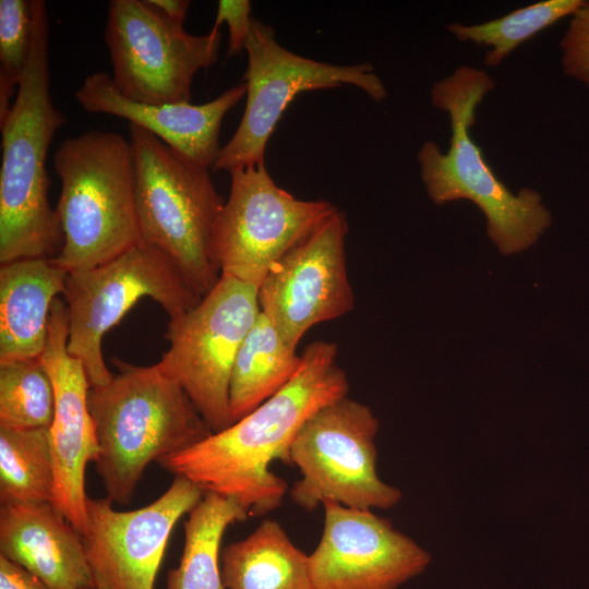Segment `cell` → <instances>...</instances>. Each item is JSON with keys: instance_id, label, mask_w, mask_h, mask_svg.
<instances>
[{"instance_id": "obj_1", "label": "cell", "mask_w": 589, "mask_h": 589, "mask_svg": "<svg viewBox=\"0 0 589 589\" xmlns=\"http://www.w3.org/2000/svg\"><path fill=\"white\" fill-rule=\"evenodd\" d=\"M337 354L333 341L310 342L298 372L279 392L226 429L163 458L159 465L204 492L238 501L250 516L278 508L288 484L271 470V464L276 459L290 464L291 444L304 422L348 395L349 381Z\"/></svg>"}, {"instance_id": "obj_2", "label": "cell", "mask_w": 589, "mask_h": 589, "mask_svg": "<svg viewBox=\"0 0 589 589\" xmlns=\"http://www.w3.org/2000/svg\"><path fill=\"white\" fill-rule=\"evenodd\" d=\"M31 57L13 104L0 120V265L17 260L55 259L63 235L50 206L48 148L68 121L52 103L49 82V22L46 2L33 0Z\"/></svg>"}, {"instance_id": "obj_3", "label": "cell", "mask_w": 589, "mask_h": 589, "mask_svg": "<svg viewBox=\"0 0 589 589\" xmlns=\"http://www.w3.org/2000/svg\"><path fill=\"white\" fill-rule=\"evenodd\" d=\"M494 88L485 70L469 65L435 82L431 103L448 115L449 146L442 152L435 142L425 141L417 158L430 200L437 206L458 200L476 204L485 216L490 240L510 255L533 245L551 226L552 215L538 191L521 188L513 193L471 135L476 110Z\"/></svg>"}, {"instance_id": "obj_4", "label": "cell", "mask_w": 589, "mask_h": 589, "mask_svg": "<svg viewBox=\"0 0 589 589\" xmlns=\"http://www.w3.org/2000/svg\"><path fill=\"white\" fill-rule=\"evenodd\" d=\"M118 373L91 387L99 452L96 471L112 503L128 504L147 466L208 437L213 430L184 389L158 364L113 360Z\"/></svg>"}, {"instance_id": "obj_5", "label": "cell", "mask_w": 589, "mask_h": 589, "mask_svg": "<svg viewBox=\"0 0 589 589\" xmlns=\"http://www.w3.org/2000/svg\"><path fill=\"white\" fill-rule=\"evenodd\" d=\"M53 167L61 182L55 211L63 235L53 261L61 268L69 274L96 267L141 241L130 141L87 131L61 143Z\"/></svg>"}, {"instance_id": "obj_6", "label": "cell", "mask_w": 589, "mask_h": 589, "mask_svg": "<svg viewBox=\"0 0 589 589\" xmlns=\"http://www.w3.org/2000/svg\"><path fill=\"white\" fill-rule=\"evenodd\" d=\"M141 241L167 255L203 298L221 276L215 238L225 201L209 168L129 124Z\"/></svg>"}, {"instance_id": "obj_7", "label": "cell", "mask_w": 589, "mask_h": 589, "mask_svg": "<svg viewBox=\"0 0 589 589\" xmlns=\"http://www.w3.org/2000/svg\"><path fill=\"white\" fill-rule=\"evenodd\" d=\"M62 294L69 316L68 350L82 362L91 387L112 378L103 357V338L141 299L156 301L169 318L202 299L167 255L143 241L96 267L69 273Z\"/></svg>"}, {"instance_id": "obj_8", "label": "cell", "mask_w": 589, "mask_h": 589, "mask_svg": "<svg viewBox=\"0 0 589 589\" xmlns=\"http://www.w3.org/2000/svg\"><path fill=\"white\" fill-rule=\"evenodd\" d=\"M378 428L372 410L348 395L313 413L289 452L300 472L289 490L292 502L306 510L324 502L372 510L398 504L401 491L377 474Z\"/></svg>"}, {"instance_id": "obj_9", "label": "cell", "mask_w": 589, "mask_h": 589, "mask_svg": "<svg viewBox=\"0 0 589 589\" xmlns=\"http://www.w3.org/2000/svg\"><path fill=\"white\" fill-rule=\"evenodd\" d=\"M260 313L257 287L221 275L194 308L169 320V347L157 364L184 389L213 432L231 424L232 368Z\"/></svg>"}, {"instance_id": "obj_10", "label": "cell", "mask_w": 589, "mask_h": 589, "mask_svg": "<svg viewBox=\"0 0 589 589\" xmlns=\"http://www.w3.org/2000/svg\"><path fill=\"white\" fill-rule=\"evenodd\" d=\"M247 99L241 121L220 148L212 169L228 171L265 164L267 142L288 105L303 92L352 85L375 101L387 96L371 63L338 65L299 56L283 47L273 27L254 19L245 47Z\"/></svg>"}, {"instance_id": "obj_11", "label": "cell", "mask_w": 589, "mask_h": 589, "mask_svg": "<svg viewBox=\"0 0 589 589\" xmlns=\"http://www.w3.org/2000/svg\"><path fill=\"white\" fill-rule=\"evenodd\" d=\"M112 81L145 104L190 103L194 75L218 58L220 33L193 35L148 0H111L104 34Z\"/></svg>"}, {"instance_id": "obj_12", "label": "cell", "mask_w": 589, "mask_h": 589, "mask_svg": "<svg viewBox=\"0 0 589 589\" xmlns=\"http://www.w3.org/2000/svg\"><path fill=\"white\" fill-rule=\"evenodd\" d=\"M215 238L221 275L259 288L271 267L339 208L301 200L275 183L265 164L230 172Z\"/></svg>"}, {"instance_id": "obj_13", "label": "cell", "mask_w": 589, "mask_h": 589, "mask_svg": "<svg viewBox=\"0 0 589 589\" xmlns=\"http://www.w3.org/2000/svg\"><path fill=\"white\" fill-rule=\"evenodd\" d=\"M348 229L347 216L338 209L283 255L257 288L261 312L294 349L313 326L354 308L346 257Z\"/></svg>"}, {"instance_id": "obj_14", "label": "cell", "mask_w": 589, "mask_h": 589, "mask_svg": "<svg viewBox=\"0 0 589 589\" xmlns=\"http://www.w3.org/2000/svg\"><path fill=\"white\" fill-rule=\"evenodd\" d=\"M204 493L189 479L176 476L158 498L137 509L117 510L107 497H88L82 538L95 585L154 589L176 524Z\"/></svg>"}, {"instance_id": "obj_15", "label": "cell", "mask_w": 589, "mask_h": 589, "mask_svg": "<svg viewBox=\"0 0 589 589\" xmlns=\"http://www.w3.org/2000/svg\"><path fill=\"white\" fill-rule=\"evenodd\" d=\"M322 506L323 532L309 555L314 589H397L429 566V552L372 509Z\"/></svg>"}, {"instance_id": "obj_16", "label": "cell", "mask_w": 589, "mask_h": 589, "mask_svg": "<svg viewBox=\"0 0 589 589\" xmlns=\"http://www.w3.org/2000/svg\"><path fill=\"white\" fill-rule=\"evenodd\" d=\"M69 316L63 299L51 306L46 348L39 360L55 390L49 426L53 493L51 504L83 534L86 528L85 470L99 446L88 408L91 383L82 362L68 350Z\"/></svg>"}, {"instance_id": "obj_17", "label": "cell", "mask_w": 589, "mask_h": 589, "mask_svg": "<svg viewBox=\"0 0 589 589\" xmlns=\"http://www.w3.org/2000/svg\"><path fill=\"white\" fill-rule=\"evenodd\" d=\"M245 94L247 85L241 82L202 105L145 104L123 96L111 76L100 71L85 77L74 97L85 111L127 119L193 163L212 168L221 148L223 119Z\"/></svg>"}, {"instance_id": "obj_18", "label": "cell", "mask_w": 589, "mask_h": 589, "mask_svg": "<svg viewBox=\"0 0 589 589\" xmlns=\"http://www.w3.org/2000/svg\"><path fill=\"white\" fill-rule=\"evenodd\" d=\"M0 555L50 589L95 585L82 534L49 502L1 505Z\"/></svg>"}, {"instance_id": "obj_19", "label": "cell", "mask_w": 589, "mask_h": 589, "mask_svg": "<svg viewBox=\"0 0 589 589\" xmlns=\"http://www.w3.org/2000/svg\"><path fill=\"white\" fill-rule=\"evenodd\" d=\"M67 276L48 257L0 265V364L40 358L51 306L63 293Z\"/></svg>"}, {"instance_id": "obj_20", "label": "cell", "mask_w": 589, "mask_h": 589, "mask_svg": "<svg viewBox=\"0 0 589 589\" xmlns=\"http://www.w3.org/2000/svg\"><path fill=\"white\" fill-rule=\"evenodd\" d=\"M220 572L225 589H314L309 555L274 519L225 546Z\"/></svg>"}, {"instance_id": "obj_21", "label": "cell", "mask_w": 589, "mask_h": 589, "mask_svg": "<svg viewBox=\"0 0 589 589\" xmlns=\"http://www.w3.org/2000/svg\"><path fill=\"white\" fill-rule=\"evenodd\" d=\"M301 354L289 346L261 312L245 336L231 372V424L286 386L301 365Z\"/></svg>"}, {"instance_id": "obj_22", "label": "cell", "mask_w": 589, "mask_h": 589, "mask_svg": "<svg viewBox=\"0 0 589 589\" xmlns=\"http://www.w3.org/2000/svg\"><path fill=\"white\" fill-rule=\"evenodd\" d=\"M249 512L236 500L205 492L183 524L184 545L179 565L168 573L166 589H225L220 544L227 528Z\"/></svg>"}, {"instance_id": "obj_23", "label": "cell", "mask_w": 589, "mask_h": 589, "mask_svg": "<svg viewBox=\"0 0 589 589\" xmlns=\"http://www.w3.org/2000/svg\"><path fill=\"white\" fill-rule=\"evenodd\" d=\"M52 493L49 428H0L1 505L51 503Z\"/></svg>"}, {"instance_id": "obj_24", "label": "cell", "mask_w": 589, "mask_h": 589, "mask_svg": "<svg viewBox=\"0 0 589 589\" xmlns=\"http://www.w3.org/2000/svg\"><path fill=\"white\" fill-rule=\"evenodd\" d=\"M586 0H543L514 10L498 19L465 25L454 22L447 31L459 41L488 47L484 64L500 65L519 45L560 20L572 16Z\"/></svg>"}, {"instance_id": "obj_25", "label": "cell", "mask_w": 589, "mask_h": 589, "mask_svg": "<svg viewBox=\"0 0 589 589\" xmlns=\"http://www.w3.org/2000/svg\"><path fill=\"white\" fill-rule=\"evenodd\" d=\"M55 390L39 359L0 364V428H49Z\"/></svg>"}, {"instance_id": "obj_26", "label": "cell", "mask_w": 589, "mask_h": 589, "mask_svg": "<svg viewBox=\"0 0 589 589\" xmlns=\"http://www.w3.org/2000/svg\"><path fill=\"white\" fill-rule=\"evenodd\" d=\"M33 0H0V120L9 112L33 46Z\"/></svg>"}, {"instance_id": "obj_27", "label": "cell", "mask_w": 589, "mask_h": 589, "mask_svg": "<svg viewBox=\"0 0 589 589\" xmlns=\"http://www.w3.org/2000/svg\"><path fill=\"white\" fill-rule=\"evenodd\" d=\"M558 46L564 74L589 88V1L570 16Z\"/></svg>"}, {"instance_id": "obj_28", "label": "cell", "mask_w": 589, "mask_h": 589, "mask_svg": "<svg viewBox=\"0 0 589 589\" xmlns=\"http://www.w3.org/2000/svg\"><path fill=\"white\" fill-rule=\"evenodd\" d=\"M251 2L248 0H220L217 7L216 19L213 28L219 29L223 23L228 25L229 41L228 57H232L245 50L247 43L252 29Z\"/></svg>"}, {"instance_id": "obj_29", "label": "cell", "mask_w": 589, "mask_h": 589, "mask_svg": "<svg viewBox=\"0 0 589 589\" xmlns=\"http://www.w3.org/2000/svg\"><path fill=\"white\" fill-rule=\"evenodd\" d=\"M0 589H50L39 578L0 555Z\"/></svg>"}, {"instance_id": "obj_30", "label": "cell", "mask_w": 589, "mask_h": 589, "mask_svg": "<svg viewBox=\"0 0 589 589\" xmlns=\"http://www.w3.org/2000/svg\"><path fill=\"white\" fill-rule=\"evenodd\" d=\"M148 2L176 24L183 25L190 1L188 0H148Z\"/></svg>"}, {"instance_id": "obj_31", "label": "cell", "mask_w": 589, "mask_h": 589, "mask_svg": "<svg viewBox=\"0 0 589 589\" xmlns=\"http://www.w3.org/2000/svg\"><path fill=\"white\" fill-rule=\"evenodd\" d=\"M84 589H105V588L99 587V586H97V585H93V586L86 587V588H84Z\"/></svg>"}]
</instances>
